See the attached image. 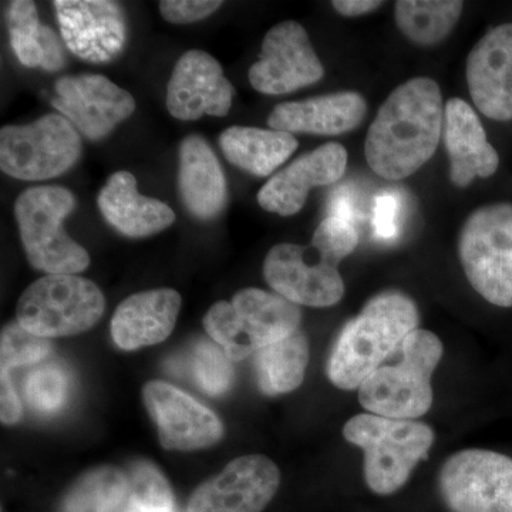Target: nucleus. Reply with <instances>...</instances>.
<instances>
[{
    "instance_id": "nucleus-17",
    "label": "nucleus",
    "mask_w": 512,
    "mask_h": 512,
    "mask_svg": "<svg viewBox=\"0 0 512 512\" xmlns=\"http://www.w3.org/2000/svg\"><path fill=\"white\" fill-rule=\"evenodd\" d=\"M234 87L221 64L202 50H190L175 64L167 86V109L175 119L225 117L231 110Z\"/></svg>"
},
{
    "instance_id": "nucleus-35",
    "label": "nucleus",
    "mask_w": 512,
    "mask_h": 512,
    "mask_svg": "<svg viewBox=\"0 0 512 512\" xmlns=\"http://www.w3.org/2000/svg\"><path fill=\"white\" fill-rule=\"evenodd\" d=\"M221 6L220 0H164L160 2V12L167 22L187 25L208 18Z\"/></svg>"
},
{
    "instance_id": "nucleus-8",
    "label": "nucleus",
    "mask_w": 512,
    "mask_h": 512,
    "mask_svg": "<svg viewBox=\"0 0 512 512\" xmlns=\"http://www.w3.org/2000/svg\"><path fill=\"white\" fill-rule=\"evenodd\" d=\"M460 261L471 286L493 305L512 306V205L474 211L461 229Z\"/></svg>"
},
{
    "instance_id": "nucleus-27",
    "label": "nucleus",
    "mask_w": 512,
    "mask_h": 512,
    "mask_svg": "<svg viewBox=\"0 0 512 512\" xmlns=\"http://www.w3.org/2000/svg\"><path fill=\"white\" fill-rule=\"evenodd\" d=\"M259 389L269 396L293 392L305 379L309 342L301 329L255 353Z\"/></svg>"
},
{
    "instance_id": "nucleus-25",
    "label": "nucleus",
    "mask_w": 512,
    "mask_h": 512,
    "mask_svg": "<svg viewBox=\"0 0 512 512\" xmlns=\"http://www.w3.org/2000/svg\"><path fill=\"white\" fill-rule=\"evenodd\" d=\"M220 147L229 163L258 177H268L298 148L291 133L254 127H229L222 131Z\"/></svg>"
},
{
    "instance_id": "nucleus-23",
    "label": "nucleus",
    "mask_w": 512,
    "mask_h": 512,
    "mask_svg": "<svg viewBox=\"0 0 512 512\" xmlns=\"http://www.w3.org/2000/svg\"><path fill=\"white\" fill-rule=\"evenodd\" d=\"M97 204L111 227L130 238L158 234L175 221L174 211L167 204L138 192L136 177L127 171L111 175L101 188Z\"/></svg>"
},
{
    "instance_id": "nucleus-12",
    "label": "nucleus",
    "mask_w": 512,
    "mask_h": 512,
    "mask_svg": "<svg viewBox=\"0 0 512 512\" xmlns=\"http://www.w3.org/2000/svg\"><path fill=\"white\" fill-rule=\"evenodd\" d=\"M325 70L299 23L276 25L266 33L258 62L249 69V82L262 94H288L322 79Z\"/></svg>"
},
{
    "instance_id": "nucleus-9",
    "label": "nucleus",
    "mask_w": 512,
    "mask_h": 512,
    "mask_svg": "<svg viewBox=\"0 0 512 512\" xmlns=\"http://www.w3.org/2000/svg\"><path fill=\"white\" fill-rule=\"evenodd\" d=\"M82 154L76 127L60 114L0 131V168L10 177L42 181L66 173Z\"/></svg>"
},
{
    "instance_id": "nucleus-29",
    "label": "nucleus",
    "mask_w": 512,
    "mask_h": 512,
    "mask_svg": "<svg viewBox=\"0 0 512 512\" xmlns=\"http://www.w3.org/2000/svg\"><path fill=\"white\" fill-rule=\"evenodd\" d=\"M458 0H399L394 16L407 39L420 46H433L450 35L461 12Z\"/></svg>"
},
{
    "instance_id": "nucleus-36",
    "label": "nucleus",
    "mask_w": 512,
    "mask_h": 512,
    "mask_svg": "<svg viewBox=\"0 0 512 512\" xmlns=\"http://www.w3.org/2000/svg\"><path fill=\"white\" fill-rule=\"evenodd\" d=\"M400 210H402V204L397 195L382 194L376 198L375 208H373V228L377 237L382 239L396 237Z\"/></svg>"
},
{
    "instance_id": "nucleus-19",
    "label": "nucleus",
    "mask_w": 512,
    "mask_h": 512,
    "mask_svg": "<svg viewBox=\"0 0 512 512\" xmlns=\"http://www.w3.org/2000/svg\"><path fill=\"white\" fill-rule=\"evenodd\" d=\"M348 165V151L338 143L320 146L296 158L262 187L258 202L265 211L289 217L302 210L311 188L335 184Z\"/></svg>"
},
{
    "instance_id": "nucleus-39",
    "label": "nucleus",
    "mask_w": 512,
    "mask_h": 512,
    "mask_svg": "<svg viewBox=\"0 0 512 512\" xmlns=\"http://www.w3.org/2000/svg\"><path fill=\"white\" fill-rule=\"evenodd\" d=\"M333 8L338 10L340 15L353 16L366 15L382 6V2H373V0H335L332 2Z\"/></svg>"
},
{
    "instance_id": "nucleus-38",
    "label": "nucleus",
    "mask_w": 512,
    "mask_h": 512,
    "mask_svg": "<svg viewBox=\"0 0 512 512\" xmlns=\"http://www.w3.org/2000/svg\"><path fill=\"white\" fill-rule=\"evenodd\" d=\"M0 409H2L0 417L3 424L18 423L22 417V404L8 372H2V407Z\"/></svg>"
},
{
    "instance_id": "nucleus-3",
    "label": "nucleus",
    "mask_w": 512,
    "mask_h": 512,
    "mask_svg": "<svg viewBox=\"0 0 512 512\" xmlns=\"http://www.w3.org/2000/svg\"><path fill=\"white\" fill-rule=\"evenodd\" d=\"M393 356L396 362L384 363L359 387V402L377 416L419 419L433 404L431 376L443 357V343L433 332L416 329Z\"/></svg>"
},
{
    "instance_id": "nucleus-24",
    "label": "nucleus",
    "mask_w": 512,
    "mask_h": 512,
    "mask_svg": "<svg viewBox=\"0 0 512 512\" xmlns=\"http://www.w3.org/2000/svg\"><path fill=\"white\" fill-rule=\"evenodd\" d=\"M178 190L185 208L198 220H214L224 210V171L210 144L200 136H188L181 143Z\"/></svg>"
},
{
    "instance_id": "nucleus-30",
    "label": "nucleus",
    "mask_w": 512,
    "mask_h": 512,
    "mask_svg": "<svg viewBox=\"0 0 512 512\" xmlns=\"http://www.w3.org/2000/svg\"><path fill=\"white\" fill-rule=\"evenodd\" d=\"M130 495L121 512H175L170 484L153 464L138 463L128 474Z\"/></svg>"
},
{
    "instance_id": "nucleus-31",
    "label": "nucleus",
    "mask_w": 512,
    "mask_h": 512,
    "mask_svg": "<svg viewBox=\"0 0 512 512\" xmlns=\"http://www.w3.org/2000/svg\"><path fill=\"white\" fill-rule=\"evenodd\" d=\"M191 372L202 392L220 396L227 392L234 380V366L227 353L212 340H202L194 348Z\"/></svg>"
},
{
    "instance_id": "nucleus-34",
    "label": "nucleus",
    "mask_w": 512,
    "mask_h": 512,
    "mask_svg": "<svg viewBox=\"0 0 512 512\" xmlns=\"http://www.w3.org/2000/svg\"><path fill=\"white\" fill-rule=\"evenodd\" d=\"M312 242L319 248L325 249L329 254L345 259L355 251L359 244L355 225L338 220V218L326 217L320 222L313 234Z\"/></svg>"
},
{
    "instance_id": "nucleus-16",
    "label": "nucleus",
    "mask_w": 512,
    "mask_h": 512,
    "mask_svg": "<svg viewBox=\"0 0 512 512\" xmlns=\"http://www.w3.org/2000/svg\"><path fill=\"white\" fill-rule=\"evenodd\" d=\"M57 19L67 49L92 63H106L123 50L126 19L109 0H56Z\"/></svg>"
},
{
    "instance_id": "nucleus-6",
    "label": "nucleus",
    "mask_w": 512,
    "mask_h": 512,
    "mask_svg": "<svg viewBox=\"0 0 512 512\" xmlns=\"http://www.w3.org/2000/svg\"><path fill=\"white\" fill-rule=\"evenodd\" d=\"M76 198L63 187L29 188L15 204L20 239L33 268L47 275H76L90 265V255L64 232L63 222Z\"/></svg>"
},
{
    "instance_id": "nucleus-20",
    "label": "nucleus",
    "mask_w": 512,
    "mask_h": 512,
    "mask_svg": "<svg viewBox=\"0 0 512 512\" xmlns=\"http://www.w3.org/2000/svg\"><path fill=\"white\" fill-rule=\"evenodd\" d=\"M181 309V295L161 288L128 296L111 319V336L123 350H137L164 342L173 333Z\"/></svg>"
},
{
    "instance_id": "nucleus-7",
    "label": "nucleus",
    "mask_w": 512,
    "mask_h": 512,
    "mask_svg": "<svg viewBox=\"0 0 512 512\" xmlns=\"http://www.w3.org/2000/svg\"><path fill=\"white\" fill-rule=\"evenodd\" d=\"M106 299L99 286L76 275H46L20 296L16 322L40 338H64L92 329Z\"/></svg>"
},
{
    "instance_id": "nucleus-22",
    "label": "nucleus",
    "mask_w": 512,
    "mask_h": 512,
    "mask_svg": "<svg viewBox=\"0 0 512 512\" xmlns=\"http://www.w3.org/2000/svg\"><path fill=\"white\" fill-rule=\"evenodd\" d=\"M367 113L362 94L343 92L279 104L269 116L272 130L339 136L355 130Z\"/></svg>"
},
{
    "instance_id": "nucleus-13",
    "label": "nucleus",
    "mask_w": 512,
    "mask_h": 512,
    "mask_svg": "<svg viewBox=\"0 0 512 512\" xmlns=\"http://www.w3.org/2000/svg\"><path fill=\"white\" fill-rule=\"evenodd\" d=\"M279 484L274 461L259 454L239 457L192 493L187 512H262Z\"/></svg>"
},
{
    "instance_id": "nucleus-1",
    "label": "nucleus",
    "mask_w": 512,
    "mask_h": 512,
    "mask_svg": "<svg viewBox=\"0 0 512 512\" xmlns=\"http://www.w3.org/2000/svg\"><path fill=\"white\" fill-rule=\"evenodd\" d=\"M443 127L439 84L416 77L397 87L377 111L367 133V164L379 177L403 180L436 153Z\"/></svg>"
},
{
    "instance_id": "nucleus-11",
    "label": "nucleus",
    "mask_w": 512,
    "mask_h": 512,
    "mask_svg": "<svg viewBox=\"0 0 512 512\" xmlns=\"http://www.w3.org/2000/svg\"><path fill=\"white\" fill-rule=\"evenodd\" d=\"M340 261L315 244H279L266 255L264 275L269 286L289 302L328 308L345 295Z\"/></svg>"
},
{
    "instance_id": "nucleus-26",
    "label": "nucleus",
    "mask_w": 512,
    "mask_h": 512,
    "mask_svg": "<svg viewBox=\"0 0 512 512\" xmlns=\"http://www.w3.org/2000/svg\"><path fill=\"white\" fill-rule=\"evenodd\" d=\"M10 45L23 66L57 72L64 64L62 42L52 29L40 23L35 2L16 0L8 13Z\"/></svg>"
},
{
    "instance_id": "nucleus-4",
    "label": "nucleus",
    "mask_w": 512,
    "mask_h": 512,
    "mask_svg": "<svg viewBox=\"0 0 512 512\" xmlns=\"http://www.w3.org/2000/svg\"><path fill=\"white\" fill-rule=\"evenodd\" d=\"M343 436L362 448L367 487L379 495L399 491L434 443V431L427 424L372 413L352 417L343 427Z\"/></svg>"
},
{
    "instance_id": "nucleus-37",
    "label": "nucleus",
    "mask_w": 512,
    "mask_h": 512,
    "mask_svg": "<svg viewBox=\"0 0 512 512\" xmlns=\"http://www.w3.org/2000/svg\"><path fill=\"white\" fill-rule=\"evenodd\" d=\"M328 211V217L338 218V220L349 222L352 225H355L356 221L359 220L355 197L346 187H342V190L333 194L328 205Z\"/></svg>"
},
{
    "instance_id": "nucleus-32",
    "label": "nucleus",
    "mask_w": 512,
    "mask_h": 512,
    "mask_svg": "<svg viewBox=\"0 0 512 512\" xmlns=\"http://www.w3.org/2000/svg\"><path fill=\"white\" fill-rule=\"evenodd\" d=\"M26 400L39 413H55L62 409L69 396V376L57 363L36 367L26 377Z\"/></svg>"
},
{
    "instance_id": "nucleus-14",
    "label": "nucleus",
    "mask_w": 512,
    "mask_h": 512,
    "mask_svg": "<svg viewBox=\"0 0 512 512\" xmlns=\"http://www.w3.org/2000/svg\"><path fill=\"white\" fill-rule=\"evenodd\" d=\"M53 106L89 140L109 136L136 110V101L100 74H80L57 80Z\"/></svg>"
},
{
    "instance_id": "nucleus-28",
    "label": "nucleus",
    "mask_w": 512,
    "mask_h": 512,
    "mask_svg": "<svg viewBox=\"0 0 512 512\" xmlns=\"http://www.w3.org/2000/svg\"><path fill=\"white\" fill-rule=\"evenodd\" d=\"M130 495V480L116 467H99L83 474L66 491L57 512H120Z\"/></svg>"
},
{
    "instance_id": "nucleus-21",
    "label": "nucleus",
    "mask_w": 512,
    "mask_h": 512,
    "mask_svg": "<svg viewBox=\"0 0 512 512\" xmlns=\"http://www.w3.org/2000/svg\"><path fill=\"white\" fill-rule=\"evenodd\" d=\"M444 137L450 157V178L457 187H467L474 178H488L498 170V153L488 143L483 124L466 101H447Z\"/></svg>"
},
{
    "instance_id": "nucleus-10",
    "label": "nucleus",
    "mask_w": 512,
    "mask_h": 512,
    "mask_svg": "<svg viewBox=\"0 0 512 512\" xmlns=\"http://www.w3.org/2000/svg\"><path fill=\"white\" fill-rule=\"evenodd\" d=\"M439 491L453 512H512V458L478 448L458 451L441 467Z\"/></svg>"
},
{
    "instance_id": "nucleus-15",
    "label": "nucleus",
    "mask_w": 512,
    "mask_h": 512,
    "mask_svg": "<svg viewBox=\"0 0 512 512\" xmlns=\"http://www.w3.org/2000/svg\"><path fill=\"white\" fill-rule=\"evenodd\" d=\"M143 400L156 423L161 446L168 450H200L214 446L224 436L217 414L171 384L148 382Z\"/></svg>"
},
{
    "instance_id": "nucleus-5",
    "label": "nucleus",
    "mask_w": 512,
    "mask_h": 512,
    "mask_svg": "<svg viewBox=\"0 0 512 512\" xmlns=\"http://www.w3.org/2000/svg\"><path fill=\"white\" fill-rule=\"evenodd\" d=\"M302 312L278 293L248 288L217 302L204 316L208 336L239 362L299 330Z\"/></svg>"
},
{
    "instance_id": "nucleus-33",
    "label": "nucleus",
    "mask_w": 512,
    "mask_h": 512,
    "mask_svg": "<svg viewBox=\"0 0 512 512\" xmlns=\"http://www.w3.org/2000/svg\"><path fill=\"white\" fill-rule=\"evenodd\" d=\"M50 340L33 335L18 322L9 323L2 330L0 339V363L2 372L15 367L39 365L50 355Z\"/></svg>"
},
{
    "instance_id": "nucleus-2",
    "label": "nucleus",
    "mask_w": 512,
    "mask_h": 512,
    "mask_svg": "<svg viewBox=\"0 0 512 512\" xmlns=\"http://www.w3.org/2000/svg\"><path fill=\"white\" fill-rule=\"evenodd\" d=\"M417 326L419 311L409 296L400 292L375 296L336 340L328 362L330 382L342 390L359 389Z\"/></svg>"
},
{
    "instance_id": "nucleus-18",
    "label": "nucleus",
    "mask_w": 512,
    "mask_h": 512,
    "mask_svg": "<svg viewBox=\"0 0 512 512\" xmlns=\"http://www.w3.org/2000/svg\"><path fill=\"white\" fill-rule=\"evenodd\" d=\"M467 82L477 109L491 120H512V25L491 29L471 50Z\"/></svg>"
}]
</instances>
